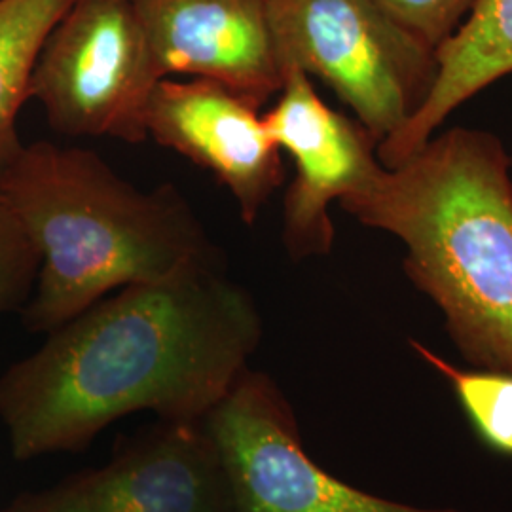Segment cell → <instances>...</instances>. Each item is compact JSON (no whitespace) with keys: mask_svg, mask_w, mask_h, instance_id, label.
Listing matches in <instances>:
<instances>
[{"mask_svg":"<svg viewBox=\"0 0 512 512\" xmlns=\"http://www.w3.org/2000/svg\"><path fill=\"white\" fill-rule=\"evenodd\" d=\"M260 340L253 296L219 260L109 294L0 376L12 456L82 452L110 423L137 412L205 420Z\"/></svg>","mask_w":512,"mask_h":512,"instance_id":"6da1fadb","label":"cell"},{"mask_svg":"<svg viewBox=\"0 0 512 512\" xmlns=\"http://www.w3.org/2000/svg\"><path fill=\"white\" fill-rule=\"evenodd\" d=\"M338 203L403 243L404 272L471 365L512 374L511 158L494 133L433 135Z\"/></svg>","mask_w":512,"mask_h":512,"instance_id":"7a4b0ae2","label":"cell"},{"mask_svg":"<svg viewBox=\"0 0 512 512\" xmlns=\"http://www.w3.org/2000/svg\"><path fill=\"white\" fill-rule=\"evenodd\" d=\"M0 202L38 255L23 310L31 332L48 334L124 287L219 260L175 186L143 192L92 150L23 145L0 175Z\"/></svg>","mask_w":512,"mask_h":512,"instance_id":"3957f363","label":"cell"},{"mask_svg":"<svg viewBox=\"0 0 512 512\" xmlns=\"http://www.w3.org/2000/svg\"><path fill=\"white\" fill-rule=\"evenodd\" d=\"M281 73L319 78L378 145L421 109L437 55L376 0H266Z\"/></svg>","mask_w":512,"mask_h":512,"instance_id":"277c9868","label":"cell"},{"mask_svg":"<svg viewBox=\"0 0 512 512\" xmlns=\"http://www.w3.org/2000/svg\"><path fill=\"white\" fill-rule=\"evenodd\" d=\"M160 80L133 0H74L38 55L31 97L61 135L137 145Z\"/></svg>","mask_w":512,"mask_h":512,"instance_id":"5b68a950","label":"cell"},{"mask_svg":"<svg viewBox=\"0 0 512 512\" xmlns=\"http://www.w3.org/2000/svg\"><path fill=\"white\" fill-rule=\"evenodd\" d=\"M203 423L234 512H465L401 503L329 473L306 452L293 404L266 372L247 368Z\"/></svg>","mask_w":512,"mask_h":512,"instance_id":"8992f818","label":"cell"},{"mask_svg":"<svg viewBox=\"0 0 512 512\" xmlns=\"http://www.w3.org/2000/svg\"><path fill=\"white\" fill-rule=\"evenodd\" d=\"M0 512H234V505L203 420H158L105 465L18 495Z\"/></svg>","mask_w":512,"mask_h":512,"instance_id":"52a82bcc","label":"cell"},{"mask_svg":"<svg viewBox=\"0 0 512 512\" xmlns=\"http://www.w3.org/2000/svg\"><path fill=\"white\" fill-rule=\"evenodd\" d=\"M264 122L296 169L283 202V243L294 260L329 255L336 234L330 203L357 192L384 167L378 139L357 118L330 109L300 71L285 73Z\"/></svg>","mask_w":512,"mask_h":512,"instance_id":"ba28073f","label":"cell"},{"mask_svg":"<svg viewBox=\"0 0 512 512\" xmlns=\"http://www.w3.org/2000/svg\"><path fill=\"white\" fill-rule=\"evenodd\" d=\"M260 105L232 88L192 78H162L148 97L147 137L209 171L255 224L285 179L281 150Z\"/></svg>","mask_w":512,"mask_h":512,"instance_id":"9c48e42d","label":"cell"},{"mask_svg":"<svg viewBox=\"0 0 512 512\" xmlns=\"http://www.w3.org/2000/svg\"><path fill=\"white\" fill-rule=\"evenodd\" d=\"M162 78L220 82L264 105L283 88L266 0H133Z\"/></svg>","mask_w":512,"mask_h":512,"instance_id":"30bf717a","label":"cell"},{"mask_svg":"<svg viewBox=\"0 0 512 512\" xmlns=\"http://www.w3.org/2000/svg\"><path fill=\"white\" fill-rule=\"evenodd\" d=\"M437 55V78L414 118L378 145L384 167L418 152L454 110L512 73V0H476L473 12Z\"/></svg>","mask_w":512,"mask_h":512,"instance_id":"8fae6325","label":"cell"},{"mask_svg":"<svg viewBox=\"0 0 512 512\" xmlns=\"http://www.w3.org/2000/svg\"><path fill=\"white\" fill-rule=\"evenodd\" d=\"M74 0H0V175L18 158V114L50 33Z\"/></svg>","mask_w":512,"mask_h":512,"instance_id":"7c38bea8","label":"cell"},{"mask_svg":"<svg viewBox=\"0 0 512 512\" xmlns=\"http://www.w3.org/2000/svg\"><path fill=\"white\" fill-rule=\"evenodd\" d=\"M410 346L454 389L478 439L497 454L512 458V374L488 368H459L416 340Z\"/></svg>","mask_w":512,"mask_h":512,"instance_id":"4fadbf2b","label":"cell"},{"mask_svg":"<svg viewBox=\"0 0 512 512\" xmlns=\"http://www.w3.org/2000/svg\"><path fill=\"white\" fill-rule=\"evenodd\" d=\"M404 31L437 52L469 18L476 0H376Z\"/></svg>","mask_w":512,"mask_h":512,"instance_id":"5bb4252c","label":"cell"},{"mask_svg":"<svg viewBox=\"0 0 512 512\" xmlns=\"http://www.w3.org/2000/svg\"><path fill=\"white\" fill-rule=\"evenodd\" d=\"M37 274V251L12 211L0 202V313L27 304Z\"/></svg>","mask_w":512,"mask_h":512,"instance_id":"9a60e30c","label":"cell"}]
</instances>
